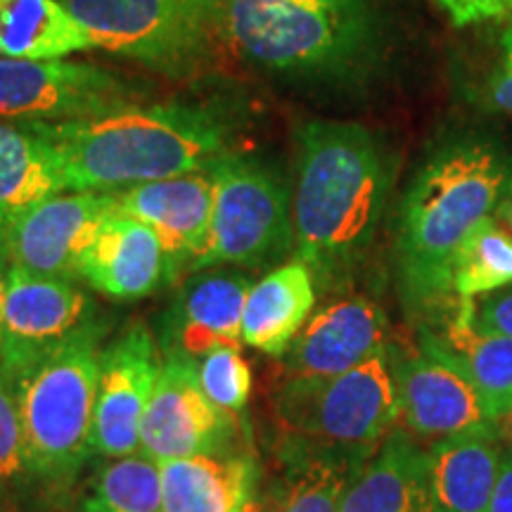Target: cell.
Returning <instances> with one entry per match:
<instances>
[{
    "label": "cell",
    "mask_w": 512,
    "mask_h": 512,
    "mask_svg": "<svg viewBox=\"0 0 512 512\" xmlns=\"http://www.w3.org/2000/svg\"><path fill=\"white\" fill-rule=\"evenodd\" d=\"M512 202V143L489 128L439 138L408 183L396 223L394 266L413 316L444 313L453 299V261L484 221Z\"/></svg>",
    "instance_id": "1"
},
{
    "label": "cell",
    "mask_w": 512,
    "mask_h": 512,
    "mask_svg": "<svg viewBox=\"0 0 512 512\" xmlns=\"http://www.w3.org/2000/svg\"><path fill=\"white\" fill-rule=\"evenodd\" d=\"M72 192H119L209 169L240 128L235 102H136L93 119L38 124Z\"/></svg>",
    "instance_id": "2"
},
{
    "label": "cell",
    "mask_w": 512,
    "mask_h": 512,
    "mask_svg": "<svg viewBox=\"0 0 512 512\" xmlns=\"http://www.w3.org/2000/svg\"><path fill=\"white\" fill-rule=\"evenodd\" d=\"M294 259L337 280L373 245L392 169L380 140L354 121L313 119L297 131Z\"/></svg>",
    "instance_id": "3"
},
{
    "label": "cell",
    "mask_w": 512,
    "mask_h": 512,
    "mask_svg": "<svg viewBox=\"0 0 512 512\" xmlns=\"http://www.w3.org/2000/svg\"><path fill=\"white\" fill-rule=\"evenodd\" d=\"M221 34L242 60L290 81H337L373 60L368 0H221Z\"/></svg>",
    "instance_id": "4"
},
{
    "label": "cell",
    "mask_w": 512,
    "mask_h": 512,
    "mask_svg": "<svg viewBox=\"0 0 512 512\" xmlns=\"http://www.w3.org/2000/svg\"><path fill=\"white\" fill-rule=\"evenodd\" d=\"M102 332L95 320L17 384L29 475L69 482L93 453Z\"/></svg>",
    "instance_id": "5"
},
{
    "label": "cell",
    "mask_w": 512,
    "mask_h": 512,
    "mask_svg": "<svg viewBox=\"0 0 512 512\" xmlns=\"http://www.w3.org/2000/svg\"><path fill=\"white\" fill-rule=\"evenodd\" d=\"M273 418L285 441L373 456L399 422L394 347L349 373L323 380H283Z\"/></svg>",
    "instance_id": "6"
},
{
    "label": "cell",
    "mask_w": 512,
    "mask_h": 512,
    "mask_svg": "<svg viewBox=\"0 0 512 512\" xmlns=\"http://www.w3.org/2000/svg\"><path fill=\"white\" fill-rule=\"evenodd\" d=\"M95 48L174 79L202 69L221 34V0H60Z\"/></svg>",
    "instance_id": "7"
},
{
    "label": "cell",
    "mask_w": 512,
    "mask_h": 512,
    "mask_svg": "<svg viewBox=\"0 0 512 512\" xmlns=\"http://www.w3.org/2000/svg\"><path fill=\"white\" fill-rule=\"evenodd\" d=\"M209 169L214 181L209 245L192 268H261L283 259L294 247L292 200L285 176L247 152H226Z\"/></svg>",
    "instance_id": "8"
},
{
    "label": "cell",
    "mask_w": 512,
    "mask_h": 512,
    "mask_svg": "<svg viewBox=\"0 0 512 512\" xmlns=\"http://www.w3.org/2000/svg\"><path fill=\"white\" fill-rule=\"evenodd\" d=\"M138 83L69 57L12 60L0 57V121L64 124L93 119L145 102Z\"/></svg>",
    "instance_id": "9"
},
{
    "label": "cell",
    "mask_w": 512,
    "mask_h": 512,
    "mask_svg": "<svg viewBox=\"0 0 512 512\" xmlns=\"http://www.w3.org/2000/svg\"><path fill=\"white\" fill-rule=\"evenodd\" d=\"M95 323V306L69 278H48L8 266L3 323H0V375L12 384Z\"/></svg>",
    "instance_id": "10"
},
{
    "label": "cell",
    "mask_w": 512,
    "mask_h": 512,
    "mask_svg": "<svg viewBox=\"0 0 512 512\" xmlns=\"http://www.w3.org/2000/svg\"><path fill=\"white\" fill-rule=\"evenodd\" d=\"M233 418L207 399L195 358L166 354L140 422V453L159 465L221 453L233 439Z\"/></svg>",
    "instance_id": "11"
},
{
    "label": "cell",
    "mask_w": 512,
    "mask_h": 512,
    "mask_svg": "<svg viewBox=\"0 0 512 512\" xmlns=\"http://www.w3.org/2000/svg\"><path fill=\"white\" fill-rule=\"evenodd\" d=\"M112 211L114 192H60L0 230V256L10 268L72 280L83 249Z\"/></svg>",
    "instance_id": "12"
},
{
    "label": "cell",
    "mask_w": 512,
    "mask_h": 512,
    "mask_svg": "<svg viewBox=\"0 0 512 512\" xmlns=\"http://www.w3.org/2000/svg\"><path fill=\"white\" fill-rule=\"evenodd\" d=\"M164 356L145 325H131L100 349L93 453L126 458L140 453V422L155 392Z\"/></svg>",
    "instance_id": "13"
},
{
    "label": "cell",
    "mask_w": 512,
    "mask_h": 512,
    "mask_svg": "<svg viewBox=\"0 0 512 512\" xmlns=\"http://www.w3.org/2000/svg\"><path fill=\"white\" fill-rule=\"evenodd\" d=\"M399 422L403 430L422 439H451L463 434L498 437V420L470 380L432 349L413 356L394 349Z\"/></svg>",
    "instance_id": "14"
},
{
    "label": "cell",
    "mask_w": 512,
    "mask_h": 512,
    "mask_svg": "<svg viewBox=\"0 0 512 512\" xmlns=\"http://www.w3.org/2000/svg\"><path fill=\"white\" fill-rule=\"evenodd\" d=\"M389 323L382 306L344 297L313 313L285 356V380H323L387 354Z\"/></svg>",
    "instance_id": "15"
},
{
    "label": "cell",
    "mask_w": 512,
    "mask_h": 512,
    "mask_svg": "<svg viewBox=\"0 0 512 512\" xmlns=\"http://www.w3.org/2000/svg\"><path fill=\"white\" fill-rule=\"evenodd\" d=\"M114 209L155 230L174 273L207 252L214 211L211 169L114 192Z\"/></svg>",
    "instance_id": "16"
},
{
    "label": "cell",
    "mask_w": 512,
    "mask_h": 512,
    "mask_svg": "<svg viewBox=\"0 0 512 512\" xmlns=\"http://www.w3.org/2000/svg\"><path fill=\"white\" fill-rule=\"evenodd\" d=\"M252 280L240 271H204L190 278L162 318V354L202 358L240 349L242 313Z\"/></svg>",
    "instance_id": "17"
},
{
    "label": "cell",
    "mask_w": 512,
    "mask_h": 512,
    "mask_svg": "<svg viewBox=\"0 0 512 512\" xmlns=\"http://www.w3.org/2000/svg\"><path fill=\"white\" fill-rule=\"evenodd\" d=\"M171 275L174 266L155 230L117 209L100 223L76 268V278L112 299L147 297Z\"/></svg>",
    "instance_id": "18"
},
{
    "label": "cell",
    "mask_w": 512,
    "mask_h": 512,
    "mask_svg": "<svg viewBox=\"0 0 512 512\" xmlns=\"http://www.w3.org/2000/svg\"><path fill=\"white\" fill-rule=\"evenodd\" d=\"M420 344L456 366L496 420L512 413V337L477 328L472 299L456 297L439 330H420Z\"/></svg>",
    "instance_id": "19"
},
{
    "label": "cell",
    "mask_w": 512,
    "mask_h": 512,
    "mask_svg": "<svg viewBox=\"0 0 512 512\" xmlns=\"http://www.w3.org/2000/svg\"><path fill=\"white\" fill-rule=\"evenodd\" d=\"M339 512H432L430 453L406 430H392L358 467Z\"/></svg>",
    "instance_id": "20"
},
{
    "label": "cell",
    "mask_w": 512,
    "mask_h": 512,
    "mask_svg": "<svg viewBox=\"0 0 512 512\" xmlns=\"http://www.w3.org/2000/svg\"><path fill=\"white\" fill-rule=\"evenodd\" d=\"M316 306V275L302 261L273 268L249 287L242 342L268 356H283Z\"/></svg>",
    "instance_id": "21"
},
{
    "label": "cell",
    "mask_w": 512,
    "mask_h": 512,
    "mask_svg": "<svg viewBox=\"0 0 512 512\" xmlns=\"http://www.w3.org/2000/svg\"><path fill=\"white\" fill-rule=\"evenodd\" d=\"M432 512H486L494 496L503 451L491 434L434 441L430 451Z\"/></svg>",
    "instance_id": "22"
},
{
    "label": "cell",
    "mask_w": 512,
    "mask_h": 512,
    "mask_svg": "<svg viewBox=\"0 0 512 512\" xmlns=\"http://www.w3.org/2000/svg\"><path fill=\"white\" fill-rule=\"evenodd\" d=\"M60 192L67 183L41 126L0 121V230Z\"/></svg>",
    "instance_id": "23"
},
{
    "label": "cell",
    "mask_w": 512,
    "mask_h": 512,
    "mask_svg": "<svg viewBox=\"0 0 512 512\" xmlns=\"http://www.w3.org/2000/svg\"><path fill=\"white\" fill-rule=\"evenodd\" d=\"M164 512H242L256 467L245 456H190L159 465Z\"/></svg>",
    "instance_id": "24"
},
{
    "label": "cell",
    "mask_w": 512,
    "mask_h": 512,
    "mask_svg": "<svg viewBox=\"0 0 512 512\" xmlns=\"http://www.w3.org/2000/svg\"><path fill=\"white\" fill-rule=\"evenodd\" d=\"M368 458L285 441L273 512H339L344 491Z\"/></svg>",
    "instance_id": "25"
},
{
    "label": "cell",
    "mask_w": 512,
    "mask_h": 512,
    "mask_svg": "<svg viewBox=\"0 0 512 512\" xmlns=\"http://www.w3.org/2000/svg\"><path fill=\"white\" fill-rule=\"evenodd\" d=\"M95 50L60 0H0V57L57 60Z\"/></svg>",
    "instance_id": "26"
},
{
    "label": "cell",
    "mask_w": 512,
    "mask_h": 512,
    "mask_svg": "<svg viewBox=\"0 0 512 512\" xmlns=\"http://www.w3.org/2000/svg\"><path fill=\"white\" fill-rule=\"evenodd\" d=\"M83 512H164L159 463L143 453L112 458L95 475Z\"/></svg>",
    "instance_id": "27"
},
{
    "label": "cell",
    "mask_w": 512,
    "mask_h": 512,
    "mask_svg": "<svg viewBox=\"0 0 512 512\" xmlns=\"http://www.w3.org/2000/svg\"><path fill=\"white\" fill-rule=\"evenodd\" d=\"M453 297L477 299L512 285V235L496 219L472 230L453 261Z\"/></svg>",
    "instance_id": "28"
},
{
    "label": "cell",
    "mask_w": 512,
    "mask_h": 512,
    "mask_svg": "<svg viewBox=\"0 0 512 512\" xmlns=\"http://www.w3.org/2000/svg\"><path fill=\"white\" fill-rule=\"evenodd\" d=\"M197 377L207 399L221 411L238 415L247 408L252 396V368L240 349L221 347L209 351L197 363Z\"/></svg>",
    "instance_id": "29"
},
{
    "label": "cell",
    "mask_w": 512,
    "mask_h": 512,
    "mask_svg": "<svg viewBox=\"0 0 512 512\" xmlns=\"http://www.w3.org/2000/svg\"><path fill=\"white\" fill-rule=\"evenodd\" d=\"M29 475L24 451V427L19 413V392L0 375V486Z\"/></svg>",
    "instance_id": "30"
},
{
    "label": "cell",
    "mask_w": 512,
    "mask_h": 512,
    "mask_svg": "<svg viewBox=\"0 0 512 512\" xmlns=\"http://www.w3.org/2000/svg\"><path fill=\"white\" fill-rule=\"evenodd\" d=\"M472 318L477 328L512 337V285L486 294L479 302L472 299Z\"/></svg>",
    "instance_id": "31"
},
{
    "label": "cell",
    "mask_w": 512,
    "mask_h": 512,
    "mask_svg": "<svg viewBox=\"0 0 512 512\" xmlns=\"http://www.w3.org/2000/svg\"><path fill=\"white\" fill-rule=\"evenodd\" d=\"M453 24L467 27V24L486 22L512 12V0H437Z\"/></svg>",
    "instance_id": "32"
},
{
    "label": "cell",
    "mask_w": 512,
    "mask_h": 512,
    "mask_svg": "<svg viewBox=\"0 0 512 512\" xmlns=\"http://www.w3.org/2000/svg\"><path fill=\"white\" fill-rule=\"evenodd\" d=\"M486 98L496 110L512 114V24L503 34L501 41V60L489 76L486 83Z\"/></svg>",
    "instance_id": "33"
},
{
    "label": "cell",
    "mask_w": 512,
    "mask_h": 512,
    "mask_svg": "<svg viewBox=\"0 0 512 512\" xmlns=\"http://www.w3.org/2000/svg\"><path fill=\"white\" fill-rule=\"evenodd\" d=\"M486 512H512V451L503 453L494 496Z\"/></svg>",
    "instance_id": "34"
},
{
    "label": "cell",
    "mask_w": 512,
    "mask_h": 512,
    "mask_svg": "<svg viewBox=\"0 0 512 512\" xmlns=\"http://www.w3.org/2000/svg\"><path fill=\"white\" fill-rule=\"evenodd\" d=\"M5 283H8V264L0 256V323H3V306H5Z\"/></svg>",
    "instance_id": "35"
},
{
    "label": "cell",
    "mask_w": 512,
    "mask_h": 512,
    "mask_svg": "<svg viewBox=\"0 0 512 512\" xmlns=\"http://www.w3.org/2000/svg\"><path fill=\"white\" fill-rule=\"evenodd\" d=\"M498 219H503L505 223H508V226L512 228V202H508L503 207V211H501V216H498Z\"/></svg>",
    "instance_id": "36"
},
{
    "label": "cell",
    "mask_w": 512,
    "mask_h": 512,
    "mask_svg": "<svg viewBox=\"0 0 512 512\" xmlns=\"http://www.w3.org/2000/svg\"><path fill=\"white\" fill-rule=\"evenodd\" d=\"M242 512H266V508L261 503H256L254 498H252V501H249L245 508H242Z\"/></svg>",
    "instance_id": "37"
}]
</instances>
